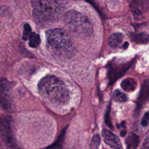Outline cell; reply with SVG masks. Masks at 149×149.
Here are the masks:
<instances>
[{"label": "cell", "mask_w": 149, "mask_h": 149, "mask_svg": "<svg viewBox=\"0 0 149 149\" xmlns=\"http://www.w3.org/2000/svg\"><path fill=\"white\" fill-rule=\"evenodd\" d=\"M130 7L136 15H141L149 9V0H132Z\"/></svg>", "instance_id": "obj_10"}, {"label": "cell", "mask_w": 149, "mask_h": 149, "mask_svg": "<svg viewBox=\"0 0 149 149\" xmlns=\"http://www.w3.org/2000/svg\"><path fill=\"white\" fill-rule=\"evenodd\" d=\"M40 94L45 99L57 104H66L70 98L66 84L55 76L44 77L38 84Z\"/></svg>", "instance_id": "obj_1"}, {"label": "cell", "mask_w": 149, "mask_h": 149, "mask_svg": "<svg viewBox=\"0 0 149 149\" xmlns=\"http://www.w3.org/2000/svg\"><path fill=\"white\" fill-rule=\"evenodd\" d=\"M47 42L58 55L70 58L76 51L74 44L70 35L63 29H54L47 32Z\"/></svg>", "instance_id": "obj_2"}, {"label": "cell", "mask_w": 149, "mask_h": 149, "mask_svg": "<svg viewBox=\"0 0 149 149\" xmlns=\"http://www.w3.org/2000/svg\"><path fill=\"white\" fill-rule=\"evenodd\" d=\"M134 41L140 44H146L149 42V35L146 33H139L134 36Z\"/></svg>", "instance_id": "obj_16"}, {"label": "cell", "mask_w": 149, "mask_h": 149, "mask_svg": "<svg viewBox=\"0 0 149 149\" xmlns=\"http://www.w3.org/2000/svg\"><path fill=\"white\" fill-rule=\"evenodd\" d=\"M10 83L5 79L2 78L1 80V93L0 101L1 107L3 109L7 112L13 110V100L10 94Z\"/></svg>", "instance_id": "obj_6"}, {"label": "cell", "mask_w": 149, "mask_h": 149, "mask_svg": "<svg viewBox=\"0 0 149 149\" xmlns=\"http://www.w3.org/2000/svg\"><path fill=\"white\" fill-rule=\"evenodd\" d=\"M131 63H125L122 64H117L111 66L108 71V77L109 83L113 84L119 77L123 76L126 70L129 69Z\"/></svg>", "instance_id": "obj_7"}, {"label": "cell", "mask_w": 149, "mask_h": 149, "mask_svg": "<svg viewBox=\"0 0 149 149\" xmlns=\"http://www.w3.org/2000/svg\"><path fill=\"white\" fill-rule=\"evenodd\" d=\"M31 4L33 16L45 23L56 21L63 10L61 0H31Z\"/></svg>", "instance_id": "obj_3"}, {"label": "cell", "mask_w": 149, "mask_h": 149, "mask_svg": "<svg viewBox=\"0 0 149 149\" xmlns=\"http://www.w3.org/2000/svg\"><path fill=\"white\" fill-rule=\"evenodd\" d=\"M40 42L41 40L39 35L34 32L31 33L29 38V46L32 48H36L39 45Z\"/></svg>", "instance_id": "obj_15"}, {"label": "cell", "mask_w": 149, "mask_h": 149, "mask_svg": "<svg viewBox=\"0 0 149 149\" xmlns=\"http://www.w3.org/2000/svg\"><path fill=\"white\" fill-rule=\"evenodd\" d=\"M1 133L2 139L6 146L12 148L16 147L12 121L8 116H4L1 119Z\"/></svg>", "instance_id": "obj_5"}, {"label": "cell", "mask_w": 149, "mask_h": 149, "mask_svg": "<svg viewBox=\"0 0 149 149\" xmlns=\"http://www.w3.org/2000/svg\"><path fill=\"white\" fill-rule=\"evenodd\" d=\"M105 122L107 123V125L111 128H112V123L111 121L109 119V108L108 109V112L106 113V116H105Z\"/></svg>", "instance_id": "obj_21"}, {"label": "cell", "mask_w": 149, "mask_h": 149, "mask_svg": "<svg viewBox=\"0 0 149 149\" xmlns=\"http://www.w3.org/2000/svg\"><path fill=\"white\" fill-rule=\"evenodd\" d=\"M100 143V137L98 134L93 136L90 145V149H98Z\"/></svg>", "instance_id": "obj_18"}, {"label": "cell", "mask_w": 149, "mask_h": 149, "mask_svg": "<svg viewBox=\"0 0 149 149\" xmlns=\"http://www.w3.org/2000/svg\"><path fill=\"white\" fill-rule=\"evenodd\" d=\"M126 131L125 130H123L120 132V136L122 137L125 136L126 135Z\"/></svg>", "instance_id": "obj_23"}, {"label": "cell", "mask_w": 149, "mask_h": 149, "mask_svg": "<svg viewBox=\"0 0 149 149\" xmlns=\"http://www.w3.org/2000/svg\"><path fill=\"white\" fill-rule=\"evenodd\" d=\"M113 98L116 101H118L119 102H125L127 100V98L126 94L120 92L118 90H116L114 91L113 94Z\"/></svg>", "instance_id": "obj_17"}, {"label": "cell", "mask_w": 149, "mask_h": 149, "mask_svg": "<svg viewBox=\"0 0 149 149\" xmlns=\"http://www.w3.org/2000/svg\"><path fill=\"white\" fill-rule=\"evenodd\" d=\"M149 99V80L146 79L143 82L139 97L137 101V108L142 107Z\"/></svg>", "instance_id": "obj_9"}, {"label": "cell", "mask_w": 149, "mask_h": 149, "mask_svg": "<svg viewBox=\"0 0 149 149\" xmlns=\"http://www.w3.org/2000/svg\"><path fill=\"white\" fill-rule=\"evenodd\" d=\"M123 36L119 33H116L112 34L108 38V42L109 45L112 48L118 47L122 42Z\"/></svg>", "instance_id": "obj_12"}, {"label": "cell", "mask_w": 149, "mask_h": 149, "mask_svg": "<svg viewBox=\"0 0 149 149\" xmlns=\"http://www.w3.org/2000/svg\"><path fill=\"white\" fill-rule=\"evenodd\" d=\"M102 136L105 143L111 148L113 149H123L122 144L119 138L109 130L103 129L102 130Z\"/></svg>", "instance_id": "obj_8"}, {"label": "cell", "mask_w": 149, "mask_h": 149, "mask_svg": "<svg viewBox=\"0 0 149 149\" xmlns=\"http://www.w3.org/2000/svg\"><path fill=\"white\" fill-rule=\"evenodd\" d=\"M120 86L122 89L126 91H133L137 87V82L132 78H126L122 80Z\"/></svg>", "instance_id": "obj_11"}, {"label": "cell", "mask_w": 149, "mask_h": 149, "mask_svg": "<svg viewBox=\"0 0 149 149\" xmlns=\"http://www.w3.org/2000/svg\"><path fill=\"white\" fill-rule=\"evenodd\" d=\"M128 45H129V44L126 42H125V44L123 45V48H125V49H126V48H127V47H128Z\"/></svg>", "instance_id": "obj_24"}, {"label": "cell", "mask_w": 149, "mask_h": 149, "mask_svg": "<svg viewBox=\"0 0 149 149\" xmlns=\"http://www.w3.org/2000/svg\"><path fill=\"white\" fill-rule=\"evenodd\" d=\"M126 141L129 147L135 149L138 146L139 139L136 134L134 133H130L127 137Z\"/></svg>", "instance_id": "obj_14"}, {"label": "cell", "mask_w": 149, "mask_h": 149, "mask_svg": "<svg viewBox=\"0 0 149 149\" xmlns=\"http://www.w3.org/2000/svg\"><path fill=\"white\" fill-rule=\"evenodd\" d=\"M31 34V29L29 24H25L24 26V30L23 33V38L24 40L29 39Z\"/></svg>", "instance_id": "obj_19"}, {"label": "cell", "mask_w": 149, "mask_h": 149, "mask_svg": "<svg viewBox=\"0 0 149 149\" xmlns=\"http://www.w3.org/2000/svg\"><path fill=\"white\" fill-rule=\"evenodd\" d=\"M66 127H65L61 132V134H59L57 140L55 141L54 144L50 146L48 149H62V144L64 140L65 135L66 134Z\"/></svg>", "instance_id": "obj_13"}, {"label": "cell", "mask_w": 149, "mask_h": 149, "mask_svg": "<svg viewBox=\"0 0 149 149\" xmlns=\"http://www.w3.org/2000/svg\"><path fill=\"white\" fill-rule=\"evenodd\" d=\"M142 149H149V136L147 137L144 141Z\"/></svg>", "instance_id": "obj_22"}, {"label": "cell", "mask_w": 149, "mask_h": 149, "mask_svg": "<svg viewBox=\"0 0 149 149\" xmlns=\"http://www.w3.org/2000/svg\"><path fill=\"white\" fill-rule=\"evenodd\" d=\"M148 121H149V112L145 113L141 122V125L143 126H146L148 125Z\"/></svg>", "instance_id": "obj_20"}, {"label": "cell", "mask_w": 149, "mask_h": 149, "mask_svg": "<svg viewBox=\"0 0 149 149\" xmlns=\"http://www.w3.org/2000/svg\"><path fill=\"white\" fill-rule=\"evenodd\" d=\"M64 22L68 30L78 37H87L93 32V27L88 18L78 11H68L65 15Z\"/></svg>", "instance_id": "obj_4"}]
</instances>
